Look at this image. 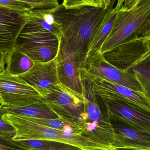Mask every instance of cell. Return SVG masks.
Returning a JSON list of instances; mask_svg holds the SVG:
<instances>
[{
  "label": "cell",
  "instance_id": "cell-1",
  "mask_svg": "<svg viewBox=\"0 0 150 150\" xmlns=\"http://www.w3.org/2000/svg\"><path fill=\"white\" fill-rule=\"evenodd\" d=\"M110 6L106 9L91 6L66 9L61 4L53 9L54 18L60 24L62 39L77 57L81 67L90 38Z\"/></svg>",
  "mask_w": 150,
  "mask_h": 150
},
{
  "label": "cell",
  "instance_id": "cell-2",
  "mask_svg": "<svg viewBox=\"0 0 150 150\" xmlns=\"http://www.w3.org/2000/svg\"><path fill=\"white\" fill-rule=\"evenodd\" d=\"M84 100V123L82 135L115 150L114 134L105 104L89 80L81 75Z\"/></svg>",
  "mask_w": 150,
  "mask_h": 150
},
{
  "label": "cell",
  "instance_id": "cell-3",
  "mask_svg": "<svg viewBox=\"0 0 150 150\" xmlns=\"http://www.w3.org/2000/svg\"><path fill=\"white\" fill-rule=\"evenodd\" d=\"M4 120L16 130L13 141L38 139L60 142L73 145L81 150H109L106 146L81 135L51 128L31 120L26 116L4 113Z\"/></svg>",
  "mask_w": 150,
  "mask_h": 150
},
{
  "label": "cell",
  "instance_id": "cell-4",
  "mask_svg": "<svg viewBox=\"0 0 150 150\" xmlns=\"http://www.w3.org/2000/svg\"><path fill=\"white\" fill-rule=\"evenodd\" d=\"M150 17V0H145L130 8L122 6L116 11L111 31L99 53L104 54L137 36Z\"/></svg>",
  "mask_w": 150,
  "mask_h": 150
},
{
  "label": "cell",
  "instance_id": "cell-5",
  "mask_svg": "<svg viewBox=\"0 0 150 150\" xmlns=\"http://www.w3.org/2000/svg\"><path fill=\"white\" fill-rule=\"evenodd\" d=\"M45 103L63 120L82 127L84 100L80 94L59 82L42 94Z\"/></svg>",
  "mask_w": 150,
  "mask_h": 150
},
{
  "label": "cell",
  "instance_id": "cell-6",
  "mask_svg": "<svg viewBox=\"0 0 150 150\" xmlns=\"http://www.w3.org/2000/svg\"><path fill=\"white\" fill-rule=\"evenodd\" d=\"M0 98L3 105L9 107L25 106L43 99L27 82L6 69L0 73Z\"/></svg>",
  "mask_w": 150,
  "mask_h": 150
},
{
  "label": "cell",
  "instance_id": "cell-7",
  "mask_svg": "<svg viewBox=\"0 0 150 150\" xmlns=\"http://www.w3.org/2000/svg\"><path fill=\"white\" fill-rule=\"evenodd\" d=\"M80 71L81 75L90 81L94 90L104 103L127 100L150 109V100L144 93L94 75L82 68H80Z\"/></svg>",
  "mask_w": 150,
  "mask_h": 150
},
{
  "label": "cell",
  "instance_id": "cell-8",
  "mask_svg": "<svg viewBox=\"0 0 150 150\" xmlns=\"http://www.w3.org/2000/svg\"><path fill=\"white\" fill-rule=\"evenodd\" d=\"M150 52V38L135 36L103 54L108 62L127 72Z\"/></svg>",
  "mask_w": 150,
  "mask_h": 150
},
{
  "label": "cell",
  "instance_id": "cell-9",
  "mask_svg": "<svg viewBox=\"0 0 150 150\" xmlns=\"http://www.w3.org/2000/svg\"><path fill=\"white\" fill-rule=\"evenodd\" d=\"M114 134V150H150V132L109 114Z\"/></svg>",
  "mask_w": 150,
  "mask_h": 150
},
{
  "label": "cell",
  "instance_id": "cell-10",
  "mask_svg": "<svg viewBox=\"0 0 150 150\" xmlns=\"http://www.w3.org/2000/svg\"><path fill=\"white\" fill-rule=\"evenodd\" d=\"M81 68L115 83L144 93L142 86L135 75L115 68L106 60L103 54L90 56L84 61Z\"/></svg>",
  "mask_w": 150,
  "mask_h": 150
},
{
  "label": "cell",
  "instance_id": "cell-11",
  "mask_svg": "<svg viewBox=\"0 0 150 150\" xmlns=\"http://www.w3.org/2000/svg\"><path fill=\"white\" fill-rule=\"evenodd\" d=\"M56 60L60 82L83 94L81 63L72 49L62 38Z\"/></svg>",
  "mask_w": 150,
  "mask_h": 150
},
{
  "label": "cell",
  "instance_id": "cell-12",
  "mask_svg": "<svg viewBox=\"0 0 150 150\" xmlns=\"http://www.w3.org/2000/svg\"><path fill=\"white\" fill-rule=\"evenodd\" d=\"M28 17L0 6V52L8 54L14 49Z\"/></svg>",
  "mask_w": 150,
  "mask_h": 150
},
{
  "label": "cell",
  "instance_id": "cell-13",
  "mask_svg": "<svg viewBox=\"0 0 150 150\" xmlns=\"http://www.w3.org/2000/svg\"><path fill=\"white\" fill-rule=\"evenodd\" d=\"M33 62L28 71L18 76L41 95L46 90L60 82L56 57L46 62Z\"/></svg>",
  "mask_w": 150,
  "mask_h": 150
},
{
  "label": "cell",
  "instance_id": "cell-14",
  "mask_svg": "<svg viewBox=\"0 0 150 150\" xmlns=\"http://www.w3.org/2000/svg\"><path fill=\"white\" fill-rule=\"evenodd\" d=\"M104 103L109 114L128 121L150 132V109L127 100H115Z\"/></svg>",
  "mask_w": 150,
  "mask_h": 150
},
{
  "label": "cell",
  "instance_id": "cell-15",
  "mask_svg": "<svg viewBox=\"0 0 150 150\" xmlns=\"http://www.w3.org/2000/svg\"><path fill=\"white\" fill-rule=\"evenodd\" d=\"M61 39L21 41L17 42L15 48L33 61L46 62L56 58Z\"/></svg>",
  "mask_w": 150,
  "mask_h": 150
},
{
  "label": "cell",
  "instance_id": "cell-16",
  "mask_svg": "<svg viewBox=\"0 0 150 150\" xmlns=\"http://www.w3.org/2000/svg\"><path fill=\"white\" fill-rule=\"evenodd\" d=\"M54 8L33 10L28 16L27 23L23 30L46 31L55 34L60 39H61L60 24L54 16Z\"/></svg>",
  "mask_w": 150,
  "mask_h": 150
},
{
  "label": "cell",
  "instance_id": "cell-17",
  "mask_svg": "<svg viewBox=\"0 0 150 150\" xmlns=\"http://www.w3.org/2000/svg\"><path fill=\"white\" fill-rule=\"evenodd\" d=\"M115 1L112 0L110 8L91 37L87 45L84 61L90 56L99 53L102 45L108 37L117 11L116 8L113 7Z\"/></svg>",
  "mask_w": 150,
  "mask_h": 150
},
{
  "label": "cell",
  "instance_id": "cell-18",
  "mask_svg": "<svg viewBox=\"0 0 150 150\" xmlns=\"http://www.w3.org/2000/svg\"><path fill=\"white\" fill-rule=\"evenodd\" d=\"M4 113L32 118L60 119L45 103L44 99L29 105L22 107H2Z\"/></svg>",
  "mask_w": 150,
  "mask_h": 150
},
{
  "label": "cell",
  "instance_id": "cell-19",
  "mask_svg": "<svg viewBox=\"0 0 150 150\" xmlns=\"http://www.w3.org/2000/svg\"><path fill=\"white\" fill-rule=\"evenodd\" d=\"M13 145L18 149L30 150H77L79 148L68 144L47 140H20L14 141Z\"/></svg>",
  "mask_w": 150,
  "mask_h": 150
},
{
  "label": "cell",
  "instance_id": "cell-20",
  "mask_svg": "<svg viewBox=\"0 0 150 150\" xmlns=\"http://www.w3.org/2000/svg\"><path fill=\"white\" fill-rule=\"evenodd\" d=\"M33 61L16 48L8 54L6 70L9 74L18 76L25 73L33 65Z\"/></svg>",
  "mask_w": 150,
  "mask_h": 150
},
{
  "label": "cell",
  "instance_id": "cell-21",
  "mask_svg": "<svg viewBox=\"0 0 150 150\" xmlns=\"http://www.w3.org/2000/svg\"><path fill=\"white\" fill-rule=\"evenodd\" d=\"M112 0H63L62 5L66 9H76L91 6L106 9L111 5Z\"/></svg>",
  "mask_w": 150,
  "mask_h": 150
},
{
  "label": "cell",
  "instance_id": "cell-22",
  "mask_svg": "<svg viewBox=\"0 0 150 150\" xmlns=\"http://www.w3.org/2000/svg\"><path fill=\"white\" fill-rule=\"evenodd\" d=\"M127 72L150 82V52Z\"/></svg>",
  "mask_w": 150,
  "mask_h": 150
},
{
  "label": "cell",
  "instance_id": "cell-23",
  "mask_svg": "<svg viewBox=\"0 0 150 150\" xmlns=\"http://www.w3.org/2000/svg\"><path fill=\"white\" fill-rule=\"evenodd\" d=\"M3 106V105L2 104H1L0 105V139L4 142L7 143L10 145L14 146L13 144V141H13V138L16 134V129L12 125L4 120L3 119V115L4 113L2 109Z\"/></svg>",
  "mask_w": 150,
  "mask_h": 150
},
{
  "label": "cell",
  "instance_id": "cell-24",
  "mask_svg": "<svg viewBox=\"0 0 150 150\" xmlns=\"http://www.w3.org/2000/svg\"><path fill=\"white\" fill-rule=\"evenodd\" d=\"M0 6L26 16L33 10L27 4L16 0H0Z\"/></svg>",
  "mask_w": 150,
  "mask_h": 150
},
{
  "label": "cell",
  "instance_id": "cell-25",
  "mask_svg": "<svg viewBox=\"0 0 150 150\" xmlns=\"http://www.w3.org/2000/svg\"><path fill=\"white\" fill-rule=\"evenodd\" d=\"M25 3L33 9H50L59 5L58 0H16Z\"/></svg>",
  "mask_w": 150,
  "mask_h": 150
},
{
  "label": "cell",
  "instance_id": "cell-26",
  "mask_svg": "<svg viewBox=\"0 0 150 150\" xmlns=\"http://www.w3.org/2000/svg\"><path fill=\"white\" fill-rule=\"evenodd\" d=\"M142 86L144 94L147 96V97L150 100V82L146 79L141 78L136 76Z\"/></svg>",
  "mask_w": 150,
  "mask_h": 150
},
{
  "label": "cell",
  "instance_id": "cell-27",
  "mask_svg": "<svg viewBox=\"0 0 150 150\" xmlns=\"http://www.w3.org/2000/svg\"><path fill=\"white\" fill-rule=\"evenodd\" d=\"M150 28V17L147 20L145 24L142 27L140 31L138 33L137 36H142L149 30Z\"/></svg>",
  "mask_w": 150,
  "mask_h": 150
},
{
  "label": "cell",
  "instance_id": "cell-28",
  "mask_svg": "<svg viewBox=\"0 0 150 150\" xmlns=\"http://www.w3.org/2000/svg\"><path fill=\"white\" fill-rule=\"evenodd\" d=\"M18 149L16 147H14L7 143H3L0 142V150Z\"/></svg>",
  "mask_w": 150,
  "mask_h": 150
},
{
  "label": "cell",
  "instance_id": "cell-29",
  "mask_svg": "<svg viewBox=\"0 0 150 150\" xmlns=\"http://www.w3.org/2000/svg\"><path fill=\"white\" fill-rule=\"evenodd\" d=\"M124 1H125V0H117V4H116V6L115 7L117 10L120 9L123 5Z\"/></svg>",
  "mask_w": 150,
  "mask_h": 150
},
{
  "label": "cell",
  "instance_id": "cell-30",
  "mask_svg": "<svg viewBox=\"0 0 150 150\" xmlns=\"http://www.w3.org/2000/svg\"><path fill=\"white\" fill-rule=\"evenodd\" d=\"M142 37H148L150 38V28L149 30L143 36H142Z\"/></svg>",
  "mask_w": 150,
  "mask_h": 150
},
{
  "label": "cell",
  "instance_id": "cell-31",
  "mask_svg": "<svg viewBox=\"0 0 150 150\" xmlns=\"http://www.w3.org/2000/svg\"><path fill=\"white\" fill-rule=\"evenodd\" d=\"M145 0H137V1L136 3L135 6H137V5H138V4H140L142 2L144 1Z\"/></svg>",
  "mask_w": 150,
  "mask_h": 150
},
{
  "label": "cell",
  "instance_id": "cell-32",
  "mask_svg": "<svg viewBox=\"0 0 150 150\" xmlns=\"http://www.w3.org/2000/svg\"><path fill=\"white\" fill-rule=\"evenodd\" d=\"M1 104H2V101H1V98H0V105H1Z\"/></svg>",
  "mask_w": 150,
  "mask_h": 150
}]
</instances>
